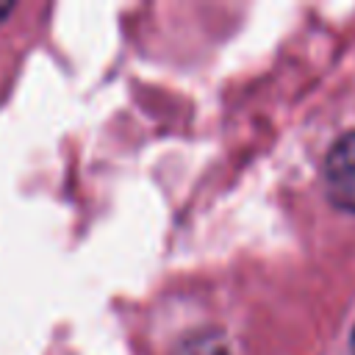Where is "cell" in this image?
Masks as SVG:
<instances>
[{"label": "cell", "mask_w": 355, "mask_h": 355, "mask_svg": "<svg viewBox=\"0 0 355 355\" xmlns=\"http://www.w3.org/2000/svg\"><path fill=\"white\" fill-rule=\"evenodd\" d=\"M324 186L333 205L355 214V130L333 141L324 158Z\"/></svg>", "instance_id": "obj_1"}, {"label": "cell", "mask_w": 355, "mask_h": 355, "mask_svg": "<svg viewBox=\"0 0 355 355\" xmlns=\"http://www.w3.org/2000/svg\"><path fill=\"white\" fill-rule=\"evenodd\" d=\"M11 8H14L11 3H6V0H0V19H3V17H8V14H11Z\"/></svg>", "instance_id": "obj_2"}, {"label": "cell", "mask_w": 355, "mask_h": 355, "mask_svg": "<svg viewBox=\"0 0 355 355\" xmlns=\"http://www.w3.org/2000/svg\"><path fill=\"white\" fill-rule=\"evenodd\" d=\"M349 352L355 355V327H352V336H349Z\"/></svg>", "instance_id": "obj_3"}]
</instances>
